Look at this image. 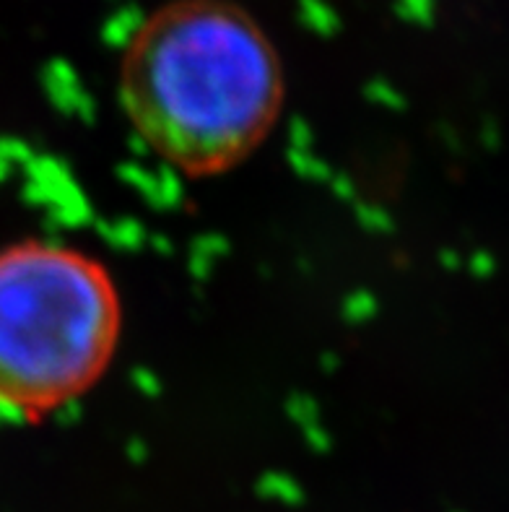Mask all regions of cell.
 Wrapping results in <instances>:
<instances>
[{"instance_id": "obj_1", "label": "cell", "mask_w": 509, "mask_h": 512, "mask_svg": "<svg viewBox=\"0 0 509 512\" xmlns=\"http://www.w3.org/2000/svg\"><path fill=\"white\" fill-rule=\"evenodd\" d=\"M120 107L143 146L203 180L247 162L276 130L286 76L263 26L232 0H172L130 37Z\"/></svg>"}, {"instance_id": "obj_2", "label": "cell", "mask_w": 509, "mask_h": 512, "mask_svg": "<svg viewBox=\"0 0 509 512\" xmlns=\"http://www.w3.org/2000/svg\"><path fill=\"white\" fill-rule=\"evenodd\" d=\"M125 310L115 276L78 245L0 247V411L42 422L107 375Z\"/></svg>"}]
</instances>
